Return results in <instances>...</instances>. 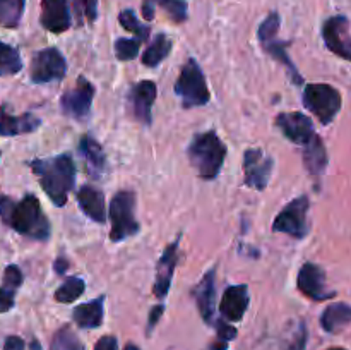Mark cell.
<instances>
[{
	"label": "cell",
	"mask_w": 351,
	"mask_h": 350,
	"mask_svg": "<svg viewBox=\"0 0 351 350\" xmlns=\"http://www.w3.org/2000/svg\"><path fill=\"white\" fill-rule=\"evenodd\" d=\"M29 167L50 201L58 208L65 206L69 194L75 185V163L71 154H58L47 160H33Z\"/></svg>",
	"instance_id": "7a4b0ae2"
},
{
	"label": "cell",
	"mask_w": 351,
	"mask_h": 350,
	"mask_svg": "<svg viewBox=\"0 0 351 350\" xmlns=\"http://www.w3.org/2000/svg\"><path fill=\"white\" fill-rule=\"evenodd\" d=\"M67 74V60L57 48H43L31 60L29 75L36 84L62 81Z\"/></svg>",
	"instance_id": "ba28073f"
},
{
	"label": "cell",
	"mask_w": 351,
	"mask_h": 350,
	"mask_svg": "<svg viewBox=\"0 0 351 350\" xmlns=\"http://www.w3.org/2000/svg\"><path fill=\"white\" fill-rule=\"evenodd\" d=\"M302 100L305 108L314 113L324 126L331 124L338 117L343 106L341 93L335 86L326 82H312L305 86Z\"/></svg>",
	"instance_id": "8992f818"
},
{
	"label": "cell",
	"mask_w": 351,
	"mask_h": 350,
	"mask_svg": "<svg viewBox=\"0 0 351 350\" xmlns=\"http://www.w3.org/2000/svg\"><path fill=\"white\" fill-rule=\"evenodd\" d=\"M274 160L261 148H250L243 153V182L249 187L264 191L273 174Z\"/></svg>",
	"instance_id": "9c48e42d"
},
{
	"label": "cell",
	"mask_w": 351,
	"mask_h": 350,
	"mask_svg": "<svg viewBox=\"0 0 351 350\" xmlns=\"http://www.w3.org/2000/svg\"><path fill=\"white\" fill-rule=\"evenodd\" d=\"M86 283L82 278L79 277H69L60 287L55 292V299L57 302H62V304H69V302H74L84 294Z\"/></svg>",
	"instance_id": "83f0119b"
},
{
	"label": "cell",
	"mask_w": 351,
	"mask_h": 350,
	"mask_svg": "<svg viewBox=\"0 0 351 350\" xmlns=\"http://www.w3.org/2000/svg\"><path fill=\"white\" fill-rule=\"evenodd\" d=\"M3 350H24V342L19 336H9L3 343Z\"/></svg>",
	"instance_id": "7bdbcfd3"
},
{
	"label": "cell",
	"mask_w": 351,
	"mask_h": 350,
	"mask_svg": "<svg viewBox=\"0 0 351 350\" xmlns=\"http://www.w3.org/2000/svg\"><path fill=\"white\" fill-rule=\"evenodd\" d=\"M351 325V305L346 302H332L321 314V326L328 333H338Z\"/></svg>",
	"instance_id": "cb8c5ba5"
},
{
	"label": "cell",
	"mask_w": 351,
	"mask_h": 350,
	"mask_svg": "<svg viewBox=\"0 0 351 350\" xmlns=\"http://www.w3.org/2000/svg\"><path fill=\"white\" fill-rule=\"evenodd\" d=\"M95 350H119V342H117L115 336L106 335L96 342Z\"/></svg>",
	"instance_id": "60d3db41"
},
{
	"label": "cell",
	"mask_w": 351,
	"mask_h": 350,
	"mask_svg": "<svg viewBox=\"0 0 351 350\" xmlns=\"http://www.w3.org/2000/svg\"><path fill=\"white\" fill-rule=\"evenodd\" d=\"M328 350H346V349H343V347H332V349H328Z\"/></svg>",
	"instance_id": "bcb514c9"
},
{
	"label": "cell",
	"mask_w": 351,
	"mask_h": 350,
	"mask_svg": "<svg viewBox=\"0 0 351 350\" xmlns=\"http://www.w3.org/2000/svg\"><path fill=\"white\" fill-rule=\"evenodd\" d=\"M228 349V343L223 342V340H216L215 343H211L209 350H226Z\"/></svg>",
	"instance_id": "f6af8a7d"
},
{
	"label": "cell",
	"mask_w": 351,
	"mask_h": 350,
	"mask_svg": "<svg viewBox=\"0 0 351 350\" xmlns=\"http://www.w3.org/2000/svg\"><path fill=\"white\" fill-rule=\"evenodd\" d=\"M173 89L175 95L182 100V105L185 108L204 106L211 100V93H209L208 82H206V75L195 58H189L185 62Z\"/></svg>",
	"instance_id": "5b68a950"
},
{
	"label": "cell",
	"mask_w": 351,
	"mask_h": 350,
	"mask_svg": "<svg viewBox=\"0 0 351 350\" xmlns=\"http://www.w3.org/2000/svg\"><path fill=\"white\" fill-rule=\"evenodd\" d=\"M50 350H84V345L69 326H64L51 338Z\"/></svg>",
	"instance_id": "4dcf8cb0"
},
{
	"label": "cell",
	"mask_w": 351,
	"mask_h": 350,
	"mask_svg": "<svg viewBox=\"0 0 351 350\" xmlns=\"http://www.w3.org/2000/svg\"><path fill=\"white\" fill-rule=\"evenodd\" d=\"M93 98H95V86L84 75H81V78H77V84L62 95L60 108L64 115L72 117L75 120H82L89 115Z\"/></svg>",
	"instance_id": "30bf717a"
},
{
	"label": "cell",
	"mask_w": 351,
	"mask_h": 350,
	"mask_svg": "<svg viewBox=\"0 0 351 350\" xmlns=\"http://www.w3.org/2000/svg\"><path fill=\"white\" fill-rule=\"evenodd\" d=\"M308 208L311 199L308 196L302 194L288 202L273 222V232L287 233L293 239H305L308 235Z\"/></svg>",
	"instance_id": "52a82bcc"
},
{
	"label": "cell",
	"mask_w": 351,
	"mask_h": 350,
	"mask_svg": "<svg viewBox=\"0 0 351 350\" xmlns=\"http://www.w3.org/2000/svg\"><path fill=\"white\" fill-rule=\"evenodd\" d=\"M226 144L215 130L197 132L189 143L187 156L202 180H215L225 165Z\"/></svg>",
	"instance_id": "3957f363"
},
{
	"label": "cell",
	"mask_w": 351,
	"mask_h": 350,
	"mask_svg": "<svg viewBox=\"0 0 351 350\" xmlns=\"http://www.w3.org/2000/svg\"><path fill=\"white\" fill-rule=\"evenodd\" d=\"M250 304L249 287L247 285H232L223 292L221 302H219V312L223 318L230 323L242 321Z\"/></svg>",
	"instance_id": "2e32d148"
},
{
	"label": "cell",
	"mask_w": 351,
	"mask_h": 350,
	"mask_svg": "<svg viewBox=\"0 0 351 350\" xmlns=\"http://www.w3.org/2000/svg\"><path fill=\"white\" fill-rule=\"evenodd\" d=\"M192 295L197 304L199 314L206 323L211 325L215 321L216 312V270H209L204 277L199 280L195 288L192 290Z\"/></svg>",
	"instance_id": "ac0fdd59"
},
{
	"label": "cell",
	"mask_w": 351,
	"mask_h": 350,
	"mask_svg": "<svg viewBox=\"0 0 351 350\" xmlns=\"http://www.w3.org/2000/svg\"><path fill=\"white\" fill-rule=\"evenodd\" d=\"M216 331H218V340H223V342H232V340L237 338V328L235 326L228 325L226 321L223 319H218L216 321Z\"/></svg>",
	"instance_id": "74e56055"
},
{
	"label": "cell",
	"mask_w": 351,
	"mask_h": 350,
	"mask_svg": "<svg viewBox=\"0 0 351 350\" xmlns=\"http://www.w3.org/2000/svg\"><path fill=\"white\" fill-rule=\"evenodd\" d=\"M103 316H105V297L103 295L95 301L77 305L72 312V319L82 329L99 328L103 323Z\"/></svg>",
	"instance_id": "44dd1931"
},
{
	"label": "cell",
	"mask_w": 351,
	"mask_h": 350,
	"mask_svg": "<svg viewBox=\"0 0 351 350\" xmlns=\"http://www.w3.org/2000/svg\"><path fill=\"white\" fill-rule=\"evenodd\" d=\"M163 312H165V305L163 304H158V305H154L153 309H151L149 318H147V329H146L147 335H149V333L154 329V326L158 325V321L161 319Z\"/></svg>",
	"instance_id": "ab89813d"
},
{
	"label": "cell",
	"mask_w": 351,
	"mask_h": 350,
	"mask_svg": "<svg viewBox=\"0 0 351 350\" xmlns=\"http://www.w3.org/2000/svg\"><path fill=\"white\" fill-rule=\"evenodd\" d=\"M160 0H143V16L146 21L154 19V7Z\"/></svg>",
	"instance_id": "b9f144b4"
},
{
	"label": "cell",
	"mask_w": 351,
	"mask_h": 350,
	"mask_svg": "<svg viewBox=\"0 0 351 350\" xmlns=\"http://www.w3.org/2000/svg\"><path fill=\"white\" fill-rule=\"evenodd\" d=\"M278 129L281 130L288 141L295 144L307 146L315 136L314 122L302 112H283L274 120Z\"/></svg>",
	"instance_id": "4fadbf2b"
},
{
	"label": "cell",
	"mask_w": 351,
	"mask_h": 350,
	"mask_svg": "<svg viewBox=\"0 0 351 350\" xmlns=\"http://www.w3.org/2000/svg\"><path fill=\"white\" fill-rule=\"evenodd\" d=\"M77 23H95L98 19V0H72Z\"/></svg>",
	"instance_id": "836d02e7"
},
{
	"label": "cell",
	"mask_w": 351,
	"mask_h": 350,
	"mask_svg": "<svg viewBox=\"0 0 351 350\" xmlns=\"http://www.w3.org/2000/svg\"><path fill=\"white\" fill-rule=\"evenodd\" d=\"M158 3L173 23H185L187 21L189 5L185 0H160Z\"/></svg>",
	"instance_id": "e575fe53"
},
{
	"label": "cell",
	"mask_w": 351,
	"mask_h": 350,
	"mask_svg": "<svg viewBox=\"0 0 351 350\" xmlns=\"http://www.w3.org/2000/svg\"><path fill=\"white\" fill-rule=\"evenodd\" d=\"M21 283H23V273L17 266L10 264V266L5 268V273H3V285H9L12 288H19Z\"/></svg>",
	"instance_id": "d590c367"
},
{
	"label": "cell",
	"mask_w": 351,
	"mask_h": 350,
	"mask_svg": "<svg viewBox=\"0 0 351 350\" xmlns=\"http://www.w3.org/2000/svg\"><path fill=\"white\" fill-rule=\"evenodd\" d=\"M281 26V17L278 12H271L266 19L261 23L259 30H257V38H259L261 43H266V41L274 40L278 38V33H280Z\"/></svg>",
	"instance_id": "d6a6232c"
},
{
	"label": "cell",
	"mask_w": 351,
	"mask_h": 350,
	"mask_svg": "<svg viewBox=\"0 0 351 350\" xmlns=\"http://www.w3.org/2000/svg\"><path fill=\"white\" fill-rule=\"evenodd\" d=\"M119 23H120V26L123 27V30H127L129 33H132L134 36L139 38L141 41H146L147 38H149V33H151L149 26H147V24L141 23V21L137 19L136 12H134L132 9L122 10V12H120V16H119Z\"/></svg>",
	"instance_id": "f546056e"
},
{
	"label": "cell",
	"mask_w": 351,
	"mask_h": 350,
	"mask_svg": "<svg viewBox=\"0 0 351 350\" xmlns=\"http://www.w3.org/2000/svg\"><path fill=\"white\" fill-rule=\"evenodd\" d=\"M40 126L41 120L33 113L14 117L7 113L5 108H0V136H19V134L33 132Z\"/></svg>",
	"instance_id": "603a6c76"
},
{
	"label": "cell",
	"mask_w": 351,
	"mask_h": 350,
	"mask_svg": "<svg viewBox=\"0 0 351 350\" xmlns=\"http://www.w3.org/2000/svg\"><path fill=\"white\" fill-rule=\"evenodd\" d=\"M261 45H263L264 51H266L267 55H271L274 60L280 62V64H283L285 67L288 69V72H290V75H291V79H293L295 84H302V82H304V78H302L300 72L297 71L293 60H291L290 55H288L287 41H280L278 38H274V40L266 41V43H261Z\"/></svg>",
	"instance_id": "484cf974"
},
{
	"label": "cell",
	"mask_w": 351,
	"mask_h": 350,
	"mask_svg": "<svg viewBox=\"0 0 351 350\" xmlns=\"http://www.w3.org/2000/svg\"><path fill=\"white\" fill-rule=\"evenodd\" d=\"M322 40L335 55L351 62V33L346 16H332L322 24Z\"/></svg>",
	"instance_id": "8fae6325"
},
{
	"label": "cell",
	"mask_w": 351,
	"mask_h": 350,
	"mask_svg": "<svg viewBox=\"0 0 351 350\" xmlns=\"http://www.w3.org/2000/svg\"><path fill=\"white\" fill-rule=\"evenodd\" d=\"M26 0H0V24L5 27H16L24 12Z\"/></svg>",
	"instance_id": "f1b7e54d"
},
{
	"label": "cell",
	"mask_w": 351,
	"mask_h": 350,
	"mask_svg": "<svg viewBox=\"0 0 351 350\" xmlns=\"http://www.w3.org/2000/svg\"><path fill=\"white\" fill-rule=\"evenodd\" d=\"M0 216L21 235L34 240L50 239V222L45 216L36 196L27 194L19 202L0 196Z\"/></svg>",
	"instance_id": "6da1fadb"
},
{
	"label": "cell",
	"mask_w": 351,
	"mask_h": 350,
	"mask_svg": "<svg viewBox=\"0 0 351 350\" xmlns=\"http://www.w3.org/2000/svg\"><path fill=\"white\" fill-rule=\"evenodd\" d=\"M171 47H173V43H171V40L167 34H156L153 38V41L147 45L146 51L143 54L141 60H143V64L146 67H158L168 57V54L171 51Z\"/></svg>",
	"instance_id": "d4e9b609"
},
{
	"label": "cell",
	"mask_w": 351,
	"mask_h": 350,
	"mask_svg": "<svg viewBox=\"0 0 351 350\" xmlns=\"http://www.w3.org/2000/svg\"><path fill=\"white\" fill-rule=\"evenodd\" d=\"M297 287L311 301L321 302L336 297V292L329 290L328 283H326V271L314 263H305L300 268L297 277Z\"/></svg>",
	"instance_id": "7c38bea8"
},
{
	"label": "cell",
	"mask_w": 351,
	"mask_h": 350,
	"mask_svg": "<svg viewBox=\"0 0 351 350\" xmlns=\"http://www.w3.org/2000/svg\"><path fill=\"white\" fill-rule=\"evenodd\" d=\"M305 345H307V328L304 323H300L297 335H295L293 342L287 347V350H305Z\"/></svg>",
	"instance_id": "f35d334b"
},
{
	"label": "cell",
	"mask_w": 351,
	"mask_h": 350,
	"mask_svg": "<svg viewBox=\"0 0 351 350\" xmlns=\"http://www.w3.org/2000/svg\"><path fill=\"white\" fill-rule=\"evenodd\" d=\"M33 345H34V350H41V349H40V347H38V343H36V342H34V343H33Z\"/></svg>",
	"instance_id": "7dc6e473"
},
{
	"label": "cell",
	"mask_w": 351,
	"mask_h": 350,
	"mask_svg": "<svg viewBox=\"0 0 351 350\" xmlns=\"http://www.w3.org/2000/svg\"><path fill=\"white\" fill-rule=\"evenodd\" d=\"M141 43L139 38H119L115 41V57L122 62H130L139 55Z\"/></svg>",
	"instance_id": "1f68e13d"
},
{
	"label": "cell",
	"mask_w": 351,
	"mask_h": 350,
	"mask_svg": "<svg viewBox=\"0 0 351 350\" xmlns=\"http://www.w3.org/2000/svg\"><path fill=\"white\" fill-rule=\"evenodd\" d=\"M137 196L134 191H119L110 201V240L120 242L139 233L141 225L136 218Z\"/></svg>",
	"instance_id": "277c9868"
},
{
	"label": "cell",
	"mask_w": 351,
	"mask_h": 350,
	"mask_svg": "<svg viewBox=\"0 0 351 350\" xmlns=\"http://www.w3.org/2000/svg\"><path fill=\"white\" fill-rule=\"evenodd\" d=\"M180 233L177 235V239L171 244H168L167 249L163 250L161 257L158 259L156 264V278H154L153 285V294L156 295V299L163 301L168 295L171 287V280H173L175 268L178 264V249H180Z\"/></svg>",
	"instance_id": "5bb4252c"
},
{
	"label": "cell",
	"mask_w": 351,
	"mask_h": 350,
	"mask_svg": "<svg viewBox=\"0 0 351 350\" xmlns=\"http://www.w3.org/2000/svg\"><path fill=\"white\" fill-rule=\"evenodd\" d=\"M41 26L50 33H64L71 27L72 16L67 0H43L41 2Z\"/></svg>",
	"instance_id": "e0dca14e"
},
{
	"label": "cell",
	"mask_w": 351,
	"mask_h": 350,
	"mask_svg": "<svg viewBox=\"0 0 351 350\" xmlns=\"http://www.w3.org/2000/svg\"><path fill=\"white\" fill-rule=\"evenodd\" d=\"M53 268L58 275H64L69 268V261L65 259V257H57L53 263Z\"/></svg>",
	"instance_id": "ee69618b"
},
{
	"label": "cell",
	"mask_w": 351,
	"mask_h": 350,
	"mask_svg": "<svg viewBox=\"0 0 351 350\" xmlns=\"http://www.w3.org/2000/svg\"><path fill=\"white\" fill-rule=\"evenodd\" d=\"M79 153L86 160V168H88L89 177L101 178L103 172L106 168V156L98 141L84 134L81 141H79Z\"/></svg>",
	"instance_id": "ffe728a7"
},
{
	"label": "cell",
	"mask_w": 351,
	"mask_h": 350,
	"mask_svg": "<svg viewBox=\"0 0 351 350\" xmlns=\"http://www.w3.org/2000/svg\"><path fill=\"white\" fill-rule=\"evenodd\" d=\"M158 88L153 81L146 79V81H139L130 88L129 93V103L132 108L134 117L139 120L144 126H151L153 120V105L156 102Z\"/></svg>",
	"instance_id": "9a60e30c"
},
{
	"label": "cell",
	"mask_w": 351,
	"mask_h": 350,
	"mask_svg": "<svg viewBox=\"0 0 351 350\" xmlns=\"http://www.w3.org/2000/svg\"><path fill=\"white\" fill-rule=\"evenodd\" d=\"M23 69L19 51L0 41V75H14Z\"/></svg>",
	"instance_id": "4316f807"
},
{
	"label": "cell",
	"mask_w": 351,
	"mask_h": 350,
	"mask_svg": "<svg viewBox=\"0 0 351 350\" xmlns=\"http://www.w3.org/2000/svg\"><path fill=\"white\" fill-rule=\"evenodd\" d=\"M79 208L89 220L96 223L106 222V201L105 194L93 185H82L77 192Z\"/></svg>",
	"instance_id": "d6986e66"
},
{
	"label": "cell",
	"mask_w": 351,
	"mask_h": 350,
	"mask_svg": "<svg viewBox=\"0 0 351 350\" xmlns=\"http://www.w3.org/2000/svg\"><path fill=\"white\" fill-rule=\"evenodd\" d=\"M14 297H16V288L9 285L0 287V312H7L14 307Z\"/></svg>",
	"instance_id": "8d00e7d4"
},
{
	"label": "cell",
	"mask_w": 351,
	"mask_h": 350,
	"mask_svg": "<svg viewBox=\"0 0 351 350\" xmlns=\"http://www.w3.org/2000/svg\"><path fill=\"white\" fill-rule=\"evenodd\" d=\"M304 163L305 168L308 170V174H311V177L314 178L319 185V180L322 178L326 167H328V151H326L324 143H322V139L317 134H315L314 139L305 146Z\"/></svg>",
	"instance_id": "7402d4cb"
}]
</instances>
